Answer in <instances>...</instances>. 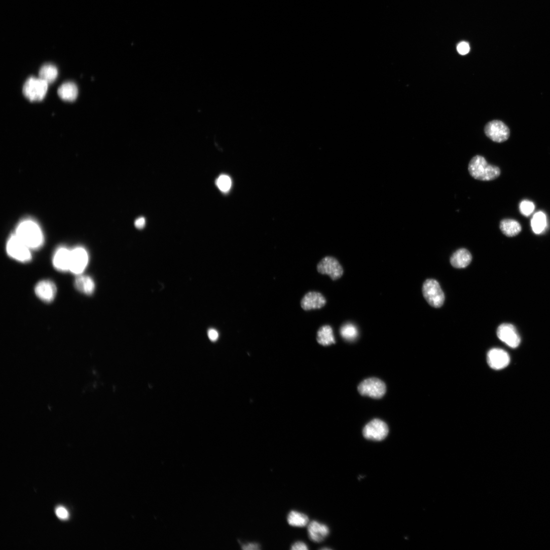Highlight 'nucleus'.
I'll return each instance as SVG.
<instances>
[{
	"mask_svg": "<svg viewBox=\"0 0 550 550\" xmlns=\"http://www.w3.org/2000/svg\"><path fill=\"white\" fill-rule=\"evenodd\" d=\"M16 235L30 249H38L44 242L40 228L31 220H26L20 224Z\"/></svg>",
	"mask_w": 550,
	"mask_h": 550,
	"instance_id": "f257e3e1",
	"label": "nucleus"
},
{
	"mask_svg": "<svg viewBox=\"0 0 550 550\" xmlns=\"http://www.w3.org/2000/svg\"><path fill=\"white\" fill-rule=\"evenodd\" d=\"M470 175L475 179L482 181H491L497 178L501 171L499 167L488 164L482 156H476L469 164Z\"/></svg>",
	"mask_w": 550,
	"mask_h": 550,
	"instance_id": "f03ea898",
	"label": "nucleus"
},
{
	"mask_svg": "<svg viewBox=\"0 0 550 550\" xmlns=\"http://www.w3.org/2000/svg\"><path fill=\"white\" fill-rule=\"evenodd\" d=\"M48 84L39 78L30 77L25 82L23 93L24 96L31 101H39L45 97L48 91Z\"/></svg>",
	"mask_w": 550,
	"mask_h": 550,
	"instance_id": "7ed1b4c3",
	"label": "nucleus"
},
{
	"mask_svg": "<svg viewBox=\"0 0 550 550\" xmlns=\"http://www.w3.org/2000/svg\"><path fill=\"white\" fill-rule=\"evenodd\" d=\"M423 295L427 303L432 307H442L445 301V293L441 286L434 279L426 280L422 287Z\"/></svg>",
	"mask_w": 550,
	"mask_h": 550,
	"instance_id": "20e7f679",
	"label": "nucleus"
},
{
	"mask_svg": "<svg viewBox=\"0 0 550 550\" xmlns=\"http://www.w3.org/2000/svg\"><path fill=\"white\" fill-rule=\"evenodd\" d=\"M30 248L23 243L16 235L12 236L9 239L7 251L9 255L13 259L22 262L27 263L32 259Z\"/></svg>",
	"mask_w": 550,
	"mask_h": 550,
	"instance_id": "39448f33",
	"label": "nucleus"
},
{
	"mask_svg": "<svg viewBox=\"0 0 550 550\" xmlns=\"http://www.w3.org/2000/svg\"><path fill=\"white\" fill-rule=\"evenodd\" d=\"M358 390L362 396L380 399L386 393V386L381 380L372 378L362 381L358 386Z\"/></svg>",
	"mask_w": 550,
	"mask_h": 550,
	"instance_id": "423d86ee",
	"label": "nucleus"
},
{
	"mask_svg": "<svg viewBox=\"0 0 550 550\" xmlns=\"http://www.w3.org/2000/svg\"><path fill=\"white\" fill-rule=\"evenodd\" d=\"M389 433L387 424L380 419H375L367 424L363 429L364 437L373 441L384 439Z\"/></svg>",
	"mask_w": 550,
	"mask_h": 550,
	"instance_id": "0eeeda50",
	"label": "nucleus"
},
{
	"mask_svg": "<svg viewBox=\"0 0 550 550\" xmlns=\"http://www.w3.org/2000/svg\"><path fill=\"white\" fill-rule=\"evenodd\" d=\"M317 271L321 274L327 275L334 281L341 278L344 274V269L340 262L332 256H326L317 266Z\"/></svg>",
	"mask_w": 550,
	"mask_h": 550,
	"instance_id": "6e6552de",
	"label": "nucleus"
},
{
	"mask_svg": "<svg viewBox=\"0 0 550 550\" xmlns=\"http://www.w3.org/2000/svg\"><path fill=\"white\" fill-rule=\"evenodd\" d=\"M88 262L89 256L86 250L82 247H77L71 250L69 271L79 275L84 271Z\"/></svg>",
	"mask_w": 550,
	"mask_h": 550,
	"instance_id": "1a4fd4ad",
	"label": "nucleus"
},
{
	"mask_svg": "<svg viewBox=\"0 0 550 550\" xmlns=\"http://www.w3.org/2000/svg\"><path fill=\"white\" fill-rule=\"evenodd\" d=\"M497 334L502 342L511 348H517L521 343L520 337L517 329L511 324L503 323L499 325Z\"/></svg>",
	"mask_w": 550,
	"mask_h": 550,
	"instance_id": "9d476101",
	"label": "nucleus"
},
{
	"mask_svg": "<svg viewBox=\"0 0 550 550\" xmlns=\"http://www.w3.org/2000/svg\"><path fill=\"white\" fill-rule=\"evenodd\" d=\"M485 132L488 137L492 141L501 143L506 141L510 134L507 126L499 121L489 122L485 128Z\"/></svg>",
	"mask_w": 550,
	"mask_h": 550,
	"instance_id": "9b49d317",
	"label": "nucleus"
},
{
	"mask_svg": "<svg viewBox=\"0 0 550 550\" xmlns=\"http://www.w3.org/2000/svg\"><path fill=\"white\" fill-rule=\"evenodd\" d=\"M487 362L490 368L495 370H502L510 362L508 354L503 350L494 348L490 350L487 354Z\"/></svg>",
	"mask_w": 550,
	"mask_h": 550,
	"instance_id": "f8f14e48",
	"label": "nucleus"
},
{
	"mask_svg": "<svg viewBox=\"0 0 550 550\" xmlns=\"http://www.w3.org/2000/svg\"><path fill=\"white\" fill-rule=\"evenodd\" d=\"M35 292L41 300L50 303L54 299L56 293V285L51 281L45 280L40 281L35 286Z\"/></svg>",
	"mask_w": 550,
	"mask_h": 550,
	"instance_id": "ddd939ff",
	"label": "nucleus"
},
{
	"mask_svg": "<svg viewBox=\"0 0 550 550\" xmlns=\"http://www.w3.org/2000/svg\"><path fill=\"white\" fill-rule=\"evenodd\" d=\"M326 303V299L320 292L310 291L306 293L301 300L302 308L306 311L320 309Z\"/></svg>",
	"mask_w": 550,
	"mask_h": 550,
	"instance_id": "4468645a",
	"label": "nucleus"
},
{
	"mask_svg": "<svg viewBox=\"0 0 550 550\" xmlns=\"http://www.w3.org/2000/svg\"><path fill=\"white\" fill-rule=\"evenodd\" d=\"M71 250L61 247L55 252L53 257L54 267L61 272L69 271Z\"/></svg>",
	"mask_w": 550,
	"mask_h": 550,
	"instance_id": "2eb2a0df",
	"label": "nucleus"
},
{
	"mask_svg": "<svg viewBox=\"0 0 550 550\" xmlns=\"http://www.w3.org/2000/svg\"><path fill=\"white\" fill-rule=\"evenodd\" d=\"M308 532L309 538L314 542H321L329 534L328 527L317 521H312L308 524Z\"/></svg>",
	"mask_w": 550,
	"mask_h": 550,
	"instance_id": "dca6fc26",
	"label": "nucleus"
},
{
	"mask_svg": "<svg viewBox=\"0 0 550 550\" xmlns=\"http://www.w3.org/2000/svg\"><path fill=\"white\" fill-rule=\"evenodd\" d=\"M472 260V257L470 252L466 249L462 248L453 254L451 257V263L454 267L463 269L468 266Z\"/></svg>",
	"mask_w": 550,
	"mask_h": 550,
	"instance_id": "f3484780",
	"label": "nucleus"
},
{
	"mask_svg": "<svg viewBox=\"0 0 550 550\" xmlns=\"http://www.w3.org/2000/svg\"><path fill=\"white\" fill-rule=\"evenodd\" d=\"M57 92L62 99L67 101H73L77 98L78 89L74 83L68 82L61 85Z\"/></svg>",
	"mask_w": 550,
	"mask_h": 550,
	"instance_id": "a211bd4d",
	"label": "nucleus"
},
{
	"mask_svg": "<svg viewBox=\"0 0 550 550\" xmlns=\"http://www.w3.org/2000/svg\"><path fill=\"white\" fill-rule=\"evenodd\" d=\"M502 233L507 237H513L519 235L522 231V227L515 219H504L500 225Z\"/></svg>",
	"mask_w": 550,
	"mask_h": 550,
	"instance_id": "6ab92c4d",
	"label": "nucleus"
},
{
	"mask_svg": "<svg viewBox=\"0 0 550 550\" xmlns=\"http://www.w3.org/2000/svg\"><path fill=\"white\" fill-rule=\"evenodd\" d=\"M316 339L318 343L323 346H328L336 343L333 329L329 325H323L319 328Z\"/></svg>",
	"mask_w": 550,
	"mask_h": 550,
	"instance_id": "aec40b11",
	"label": "nucleus"
},
{
	"mask_svg": "<svg viewBox=\"0 0 550 550\" xmlns=\"http://www.w3.org/2000/svg\"><path fill=\"white\" fill-rule=\"evenodd\" d=\"M76 289L84 294L90 295L95 289V284L93 279L88 276H80L75 282Z\"/></svg>",
	"mask_w": 550,
	"mask_h": 550,
	"instance_id": "412c9836",
	"label": "nucleus"
},
{
	"mask_svg": "<svg viewBox=\"0 0 550 550\" xmlns=\"http://www.w3.org/2000/svg\"><path fill=\"white\" fill-rule=\"evenodd\" d=\"M58 74L57 68L51 63L44 64L39 71L40 79L46 82L48 84L53 83L56 80Z\"/></svg>",
	"mask_w": 550,
	"mask_h": 550,
	"instance_id": "4be33fe9",
	"label": "nucleus"
},
{
	"mask_svg": "<svg viewBox=\"0 0 550 550\" xmlns=\"http://www.w3.org/2000/svg\"><path fill=\"white\" fill-rule=\"evenodd\" d=\"M287 522L292 526L303 527L308 524L309 519L303 513L297 511H291L288 515Z\"/></svg>",
	"mask_w": 550,
	"mask_h": 550,
	"instance_id": "5701e85b",
	"label": "nucleus"
},
{
	"mask_svg": "<svg viewBox=\"0 0 550 550\" xmlns=\"http://www.w3.org/2000/svg\"><path fill=\"white\" fill-rule=\"evenodd\" d=\"M533 232L537 235L541 234L546 227V217L542 211L535 213L531 222Z\"/></svg>",
	"mask_w": 550,
	"mask_h": 550,
	"instance_id": "b1692460",
	"label": "nucleus"
},
{
	"mask_svg": "<svg viewBox=\"0 0 550 550\" xmlns=\"http://www.w3.org/2000/svg\"><path fill=\"white\" fill-rule=\"evenodd\" d=\"M340 333L342 338L349 342L354 341L358 337V329L352 323L344 324L341 328Z\"/></svg>",
	"mask_w": 550,
	"mask_h": 550,
	"instance_id": "393cba45",
	"label": "nucleus"
},
{
	"mask_svg": "<svg viewBox=\"0 0 550 550\" xmlns=\"http://www.w3.org/2000/svg\"><path fill=\"white\" fill-rule=\"evenodd\" d=\"M216 183L218 189L224 192H228L232 187L231 179L229 176L226 175L219 176Z\"/></svg>",
	"mask_w": 550,
	"mask_h": 550,
	"instance_id": "a878e982",
	"label": "nucleus"
},
{
	"mask_svg": "<svg viewBox=\"0 0 550 550\" xmlns=\"http://www.w3.org/2000/svg\"><path fill=\"white\" fill-rule=\"evenodd\" d=\"M520 210L524 216H528L531 214L535 209L534 204L529 200H523L520 204Z\"/></svg>",
	"mask_w": 550,
	"mask_h": 550,
	"instance_id": "bb28decb",
	"label": "nucleus"
},
{
	"mask_svg": "<svg viewBox=\"0 0 550 550\" xmlns=\"http://www.w3.org/2000/svg\"><path fill=\"white\" fill-rule=\"evenodd\" d=\"M56 514L59 519L62 520H66L69 518L68 511L63 506H59L56 508Z\"/></svg>",
	"mask_w": 550,
	"mask_h": 550,
	"instance_id": "cd10ccee",
	"label": "nucleus"
},
{
	"mask_svg": "<svg viewBox=\"0 0 550 550\" xmlns=\"http://www.w3.org/2000/svg\"><path fill=\"white\" fill-rule=\"evenodd\" d=\"M457 51L461 55H465L468 54L470 50L469 44L466 42H462L457 46Z\"/></svg>",
	"mask_w": 550,
	"mask_h": 550,
	"instance_id": "c85d7f7f",
	"label": "nucleus"
},
{
	"mask_svg": "<svg viewBox=\"0 0 550 550\" xmlns=\"http://www.w3.org/2000/svg\"><path fill=\"white\" fill-rule=\"evenodd\" d=\"M291 549L292 550H307L308 547L304 542L298 541L292 545Z\"/></svg>",
	"mask_w": 550,
	"mask_h": 550,
	"instance_id": "c756f323",
	"label": "nucleus"
},
{
	"mask_svg": "<svg viewBox=\"0 0 550 550\" xmlns=\"http://www.w3.org/2000/svg\"><path fill=\"white\" fill-rule=\"evenodd\" d=\"M208 337L211 342H215L218 338V334L216 329L210 328L208 331Z\"/></svg>",
	"mask_w": 550,
	"mask_h": 550,
	"instance_id": "7c9ffc66",
	"label": "nucleus"
},
{
	"mask_svg": "<svg viewBox=\"0 0 550 550\" xmlns=\"http://www.w3.org/2000/svg\"><path fill=\"white\" fill-rule=\"evenodd\" d=\"M242 548L245 550H257L260 549V545L256 543H249L243 545Z\"/></svg>",
	"mask_w": 550,
	"mask_h": 550,
	"instance_id": "2f4dec72",
	"label": "nucleus"
},
{
	"mask_svg": "<svg viewBox=\"0 0 550 550\" xmlns=\"http://www.w3.org/2000/svg\"><path fill=\"white\" fill-rule=\"evenodd\" d=\"M146 224L145 219L144 217L138 218L135 222V226L138 229H142Z\"/></svg>",
	"mask_w": 550,
	"mask_h": 550,
	"instance_id": "473e14b6",
	"label": "nucleus"
}]
</instances>
